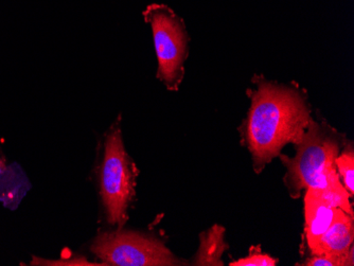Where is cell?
I'll return each mask as SVG.
<instances>
[{
    "label": "cell",
    "mask_w": 354,
    "mask_h": 266,
    "mask_svg": "<svg viewBox=\"0 0 354 266\" xmlns=\"http://www.w3.org/2000/svg\"><path fill=\"white\" fill-rule=\"evenodd\" d=\"M248 89L250 107L240 128L241 142L252 156L257 174L279 156L288 144H299L311 122L307 93L297 84H283L254 75Z\"/></svg>",
    "instance_id": "1"
},
{
    "label": "cell",
    "mask_w": 354,
    "mask_h": 266,
    "mask_svg": "<svg viewBox=\"0 0 354 266\" xmlns=\"http://www.w3.org/2000/svg\"><path fill=\"white\" fill-rule=\"evenodd\" d=\"M347 140L327 121L312 118L301 142L295 144V156H278L286 168L283 182L292 198H299L308 188H325L339 178L335 160Z\"/></svg>",
    "instance_id": "2"
},
{
    "label": "cell",
    "mask_w": 354,
    "mask_h": 266,
    "mask_svg": "<svg viewBox=\"0 0 354 266\" xmlns=\"http://www.w3.org/2000/svg\"><path fill=\"white\" fill-rule=\"evenodd\" d=\"M97 175L104 221L111 227L124 228L136 200L139 170L125 150L121 116L103 136Z\"/></svg>",
    "instance_id": "3"
},
{
    "label": "cell",
    "mask_w": 354,
    "mask_h": 266,
    "mask_svg": "<svg viewBox=\"0 0 354 266\" xmlns=\"http://www.w3.org/2000/svg\"><path fill=\"white\" fill-rule=\"evenodd\" d=\"M89 250L102 266L190 265L154 234L124 228L99 231Z\"/></svg>",
    "instance_id": "4"
},
{
    "label": "cell",
    "mask_w": 354,
    "mask_h": 266,
    "mask_svg": "<svg viewBox=\"0 0 354 266\" xmlns=\"http://www.w3.org/2000/svg\"><path fill=\"white\" fill-rule=\"evenodd\" d=\"M142 15L152 29L158 63L156 77L168 91H178L184 81L189 55L190 39L186 23L164 3H151Z\"/></svg>",
    "instance_id": "5"
},
{
    "label": "cell",
    "mask_w": 354,
    "mask_h": 266,
    "mask_svg": "<svg viewBox=\"0 0 354 266\" xmlns=\"http://www.w3.org/2000/svg\"><path fill=\"white\" fill-rule=\"evenodd\" d=\"M353 241L354 216L335 208L331 225L309 250L312 256L345 257Z\"/></svg>",
    "instance_id": "6"
},
{
    "label": "cell",
    "mask_w": 354,
    "mask_h": 266,
    "mask_svg": "<svg viewBox=\"0 0 354 266\" xmlns=\"http://www.w3.org/2000/svg\"><path fill=\"white\" fill-rule=\"evenodd\" d=\"M335 208L326 202L317 188H308L304 194V236L311 248L333 221Z\"/></svg>",
    "instance_id": "7"
},
{
    "label": "cell",
    "mask_w": 354,
    "mask_h": 266,
    "mask_svg": "<svg viewBox=\"0 0 354 266\" xmlns=\"http://www.w3.org/2000/svg\"><path fill=\"white\" fill-rule=\"evenodd\" d=\"M30 188L31 184L19 164H9L5 156L0 155V202L3 206L17 209Z\"/></svg>",
    "instance_id": "8"
},
{
    "label": "cell",
    "mask_w": 354,
    "mask_h": 266,
    "mask_svg": "<svg viewBox=\"0 0 354 266\" xmlns=\"http://www.w3.org/2000/svg\"><path fill=\"white\" fill-rule=\"evenodd\" d=\"M230 245L225 241V228L216 225L200 234V246L193 257L192 265L223 266L222 257Z\"/></svg>",
    "instance_id": "9"
},
{
    "label": "cell",
    "mask_w": 354,
    "mask_h": 266,
    "mask_svg": "<svg viewBox=\"0 0 354 266\" xmlns=\"http://www.w3.org/2000/svg\"><path fill=\"white\" fill-rule=\"evenodd\" d=\"M336 170L350 198L354 196V149L353 142L348 139L335 160Z\"/></svg>",
    "instance_id": "10"
},
{
    "label": "cell",
    "mask_w": 354,
    "mask_h": 266,
    "mask_svg": "<svg viewBox=\"0 0 354 266\" xmlns=\"http://www.w3.org/2000/svg\"><path fill=\"white\" fill-rule=\"evenodd\" d=\"M278 260L264 254L259 246H252L250 254L245 258L232 262L230 266H276Z\"/></svg>",
    "instance_id": "11"
},
{
    "label": "cell",
    "mask_w": 354,
    "mask_h": 266,
    "mask_svg": "<svg viewBox=\"0 0 354 266\" xmlns=\"http://www.w3.org/2000/svg\"><path fill=\"white\" fill-rule=\"evenodd\" d=\"M28 265L31 266H101L99 262H91L83 257L63 258L59 260L43 259L37 256H32Z\"/></svg>",
    "instance_id": "12"
},
{
    "label": "cell",
    "mask_w": 354,
    "mask_h": 266,
    "mask_svg": "<svg viewBox=\"0 0 354 266\" xmlns=\"http://www.w3.org/2000/svg\"><path fill=\"white\" fill-rule=\"evenodd\" d=\"M349 251V250H348ZM348 255V253H347ZM347 255L345 257H333V256H312L302 264L306 266H347Z\"/></svg>",
    "instance_id": "13"
}]
</instances>
